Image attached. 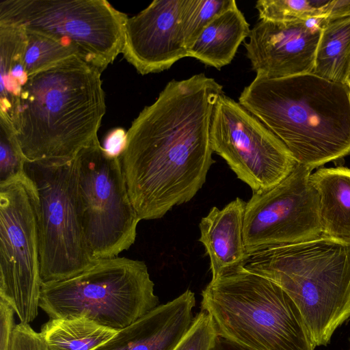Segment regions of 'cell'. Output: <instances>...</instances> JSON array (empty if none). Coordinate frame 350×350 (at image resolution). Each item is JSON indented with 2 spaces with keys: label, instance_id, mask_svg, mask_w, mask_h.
<instances>
[{
  "label": "cell",
  "instance_id": "cell-1",
  "mask_svg": "<svg viewBox=\"0 0 350 350\" xmlns=\"http://www.w3.org/2000/svg\"><path fill=\"white\" fill-rule=\"evenodd\" d=\"M223 87L204 73L169 81L126 131L120 161L140 219L163 217L190 201L215 162L214 109Z\"/></svg>",
  "mask_w": 350,
  "mask_h": 350
},
{
  "label": "cell",
  "instance_id": "cell-2",
  "mask_svg": "<svg viewBox=\"0 0 350 350\" xmlns=\"http://www.w3.org/2000/svg\"><path fill=\"white\" fill-rule=\"evenodd\" d=\"M101 72L75 55L28 77L10 122L26 160L71 161L98 139Z\"/></svg>",
  "mask_w": 350,
  "mask_h": 350
},
{
  "label": "cell",
  "instance_id": "cell-3",
  "mask_svg": "<svg viewBox=\"0 0 350 350\" xmlns=\"http://www.w3.org/2000/svg\"><path fill=\"white\" fill-rule=\"evenodd\" d=\"M239 103L312 170L350 154V86L312 73L256 75Z\"/></svg>",
  "mask_w": 350,
  "mask_h": 350
},
{
  "label": "cell",
  "instance_id": "cell-4",
  "mask_svg": "<svg viewBox=\"0 0 350 350\" xmlns=\"http://www.w3.org/2000/svg\"><path fill=\"white\" fill-rule=\"evenodd\" d=\"M278 285L301 313L315 347L350 318V241L320 237L249 254L244 266Z\"/></svg>",
  "mask_w": 350,
  "mask_h": 350
},
{
  "label": "cell",
  "instance_id": "cell-5",
  "mask_svg": "<svg viewBox=\"0 0 350 350\" xmlns=\"http://www.w3.org/2000/svg\"><path fill=\"white\" fill-rule=\"evenodd\" d=\"M201 310L218 336L250 350H314L301 313L271 280L244 267L211 280Z\"/></svg>",
  "mask_w": 350,
  "mask_h": 350
},
{
  "label": "cell",
  "instance_id": "cell-6",
  "mask_svg": "<svg viewBox=\"0 0 350 350\" xmlns=\"http://www.w3.org/2000/svg\"><path fill=\"white\" fill-rule=\"evenodd\" d=\"M144 261L95 260L70 278L42 283L40 308L50 319L85 318L119 331L159 306Z\"/></svg>",
  "mask_w": 350,
  "mask_h": 350
},
{
  "label": "cell",
  "instance_id": "cell-7",
  "mask_svg": "<svg viewBox=\"0 0 350 350\" xmlns=\"http://www.w3.org/2000/svg\"><path fill=\"white\" fill-rule=\"evenodd\" d=\"M127 18L105 0L0 2V24L17 25L70 44L101 72L122 53Z\"/></svg>",
  "mask_w": 350,
  "mask_h": 350
},
{
  "label": "cell",
  "instance_id": "cell-8",
  "mask_svg": "<svg viewBox=\"0 0 350 350\" xmlns=\"http://www.w3.org/2000/svg\"><path fill=\"white\" fill-rule=\"evenodd\" d=\"M24 174L36 194L42 282L75 275L95 261L89 252L78 211L75 159L26 160Z\"/></svg>",
  "mask_w": 350,
  "mask_h": 350
},
{
  "label": "cell",
  "instance_id": "cell-9",
  "mask_svg": "<svg viewBox=\"0 0 350 350\" xmlns=\"http://www.w3.org/2000/svg\"><path fill=\"white\" fill-rule=\"evenodd\" d=\"M75 159L78 211L89 252L94 260L118 256L134 243L141 220L120 158L109 154L97 139Z\"/></svg>",
  "mask_w": 350,
  "mask_h": 350
},
{
  "label": "cell",
  "instance_id": "cell-10",
  "mask_svg": "<svg viewBox=\"0 0 350 350\" xmlns=\"http://www.w3.org/2000/svg\"><path fill=\"white\" fill-rule=\"evenodd\" d=\"M42 283L36 194L24 174L0 185V298L20 323L37 317Z\"/></svg>",
  "mask_w": 350,
  "mask_h": 350
},
{
  "label": "cell",
  "instance_id": "cell-11",
  "mask_svg": "<svg viewBox=\"0 0 350 350\" xmlns=\"http://www.w3.org/2000/svg\"><path fill=\"white\" fill-rule=\"evenodd\" d=\"M211 142L213 152L226 161L253 193L272 188L297 163L278 137L224 93L214 109Z\"/></svg>",
  "mask_w": 350,
  "mask_h": 350
},
{
  "label": "cell",
  "instance_id": "cell-12",
  "mask_svg": "<svg viewBox=\"0 0 350 350\" xmlns=\"http://www.w3.org/2000/svg\"><path fill=\"white\" fill-rule=\"evenodd\" d=\"M312 171L297 163L278 184L253 193L246 203L243 225L248 254L321 235L319 195L310 180Z\"/></svg>",
  "mask_w": 350,
  "mask_h": 350
},
{
  "label": "cell",
  "instance_id": "cell-13",
  "mask_svg": "<svg viewBox=\"0 0 350 350\" xmlns=\"http://www.w3.org/2000/svg\"><path fill=\"white\" fill-rule=\"evenodd\" d=\"M325 20L258 22L244 43L256 75L280 79L312 73Z\"/></svg>",
  "mask_w": 350,
  "mask_h": 350
},
{
  "label": "cell",
  "instance_id": "cell-14",
  "mask_svg": "<svg viewBox=\"0 0 350 350\" xmlns=\"http://www.w3.org/2000/svg\"><path fill=\"white\" fill-rule=\"evenodd\" d=\"M183 0H154L127 18L122 53L141 75L169 69L188 57L181 27Z\"/></svg>",
  "mask_w": 350,
  "mask_h": 350
},
{
  "label": "cell",
  "instance_id": "cell-15",
  "mask_svg": "<svg viewBox=\"0 0 350 350\" xmlns=\"http://www.w3.org/2000/svg\"><path fill=\"white\" fill-rule=\"evenodd\" d=\"M195 304L194 293L187 289L119 330L94 350H172L192 323Z\"/></svg>",
  "mask_w": 350,
  "mask_h": 350
},
{
  "label": "cell",
  "instance_id": "cell-16",
  "mask_svg": "<svg viewBox=\"0 0 350 350\" xmlns=\"http://www.w3.org/2000/svg\"><path fill=\"white\" fill-rule=\"evenodd\" d=\"M246 203L236 198L222 209L212 207L201 219L199 241L210 259L212 280L244 267L247 260L243 238Z\"/></svg>",
  "mask_w": 350,
  "mask_h": 350
},
{
  "label": "cell",
  "instance_id": "cell-17",
  "mask_svg": "<svg viewBox=\"0 0 350 350\" xmlns=\"http://www.w3.org/2000/svg\"><path fill=\"white\" fill-rule=\"evenodd\" d=\"M251 29L237 3L215 17L201 31L188 57L217 69L229 64Z\"/></svg>",
  "mask_w": 350,
  "mask_h": 350
},
{
  "label": "cell",
  "instance_id": "cell-18",
  "mask_svg": "<svg viewBox=\"0 0 350 350\" xmlns=\"http://www.w3.org/2000/svg\"><path fill=\"white\" fill-rule=\"evenodd\" d=\"M310 180L319 195L321 235L350 241V169L319 167Z\"/></svg>",
  "mask_w": 350,
  "mask_h": 350
},
{
  "label": "cell",
  "instance_id": "cell-19",
  "mask_svg": "<svg viewBox=\"0 0 350 350\" xmlns=\"http://www.w3.org/2000/svg\"><path fill=\"white\" fill-rule=\"evenodd\" d=\"M25 30L0 24V117L11 122L28 76L23 64Z\"/></svg>",
  "mask_w": 350,
  "mask_h": 350
},
{
  "label": "cell",
  "instance_id": "cell-20",
  "mask_svg": "<svg viewBox=\"0 0 350 350\" xmlns=\"http://www.w3.org/2000/svg\"><path fill=\"white\" fill-rule=\"evenodd\" d=\"M312 74L347 84L350 74V16L325 18Z\"/></svg>",
  "mask_w": 350,
  "mask_h": 350
},
{
  "label": "cell",
  "instance_id": "cell-21",
  "mask_svg": "<svg viewBox=\"0 0 350 350\" xmlns=\"http://www.w3.org/2000/svg\"><path fill=\"white\" fill-rule=\"evenodd\" d=\"M118 331L85 318L50 319L40 335L49 350H94Z\"/></svg>",
  "mask_w": 350,
  "mask_h": 350
},
{
  "label": "cell",
  "instance_id": "cell-22",
  "mask_svg": "<svg viewBox=\"0 0 350 350\" xmlns=\"http://www.w3.org/2000/svg\"><path fill=\"white\" fill-rule=\"evenodd\" d=\"M25 31L23 64L28 77L72 56H79L76 48L70 44L41 33Z\"/></svg>",
  "mask_w": 350,
  "mask_h": 350
},
{
  "label": "cell",
  "instance_id": "cell-23",
  "mask_svg": "<svg viewBox=\"0 0 350 350\" xmlns=\"http://www.w3.org/2000/svg\"><path fill=\"white\" fill-rule=\"evenodd\" d=\"M329 0H259L255 8L260 20L296 21L326 18Z\"/></svg>",
  "mask_w": 350,
  "mask_h": 350
},
{
  "label": "cell",
  "instance_id": "cell-24",
  "mask_svg": "<svg viewBox=\"0 0 350 350\" xmlns=\"http://www.w3.org/2000/svg\"><path fill=\"white\" fill-rule=\"evenodd\" d=\"M236 3L234 0H183L181 27L188 51L202 29L215 17Z\"/></svg>",
  "mask_w": 350,
  "mask_h": 350
},
{
  "label": "cell",
  "instance_id": "cell-25",
  "mask_svg": "<svg viewBox=\"0 0 350 350\" xmlns=\"http://www.w3.org/2000/svg\"><path fill=\"white\" fill-rule=\"evenodd\" d=\"M25 161L11 123L0 117V185L23 176Z\"/></svg>",
  "mask_w": 350,
  "mask_h": 350
},
{
  "label": "cell",
  "instance_id": "cell-26",
  "mask_svg": "<svg viewBox=\"0 0 350 350\" xmlns=\"http://www.w3.org/2000/svg\"><path fill=\"white\" fill-rule=\"evenodd\" d=\"M219 336L210 314L201 310L172 350H213Z\"/></svg>",
  "mask_w": 350,
  "mask_h": 350
},
{
  "label": "cell",
  "instance_id": "cell-27",
  "mask_svg": "<svg viewBox=\"0 0 350 350\" xmlns=\"http://www.w3.org/2000/svg\"><path fill=\"white\" fill-rule=\"evenodd\" d=\"M10 350H49L40 333L29 324L18 323L14 327Z\"/></svg>",
  "mask_w": 350,
  "mask_h": 350
},
{
  "label": "cell",
  "instance_id": "cell-28",
  "mask_svg": "<svg viewBox=\"0 0 350 350\" xmlns=\"http://www.w3.org/2000/svg\"><path fill=\"white\" fill-rule=\"evenodd\" d=\"M14 310L0 298V350H10L14 329Z\"/></svg>",
  "mask_w": 350,
  "mask_h": 350
},
{
  "label": "cell",
  "instance_id": "cell-29",
  "mask_svg": "<svg viewBox=\"0 0 350 350\" xmlns=\"http://www.w3.org/2000/svg\"><path fill=\"white\" fill-rule=\"evenodd\" d=\"M126 131L122 128L109 131L105 135L102 147L111 156L120 157L126 144Z\"/></svg>",
  "mask_w": 350,
  "mask_h": 350
},
{
  "label": "cell",
  "instance_id": "cell-30",
  "mask_svg": "<svg viewBox=\"0 0 350 350\" xmlns=\"http://www.w3.org/2000/svg\"><path fill=\"white\" fill-rule=\"evenodd\" d=\"M350 16V0L329 1L327 7V18H335Z\"/></svg>",
  "mask_w": 350,
  "mask_h": 350
},
{
  "label": "cell",
  "instance_id": "cell-31",
  "mask_svg": "<svg viewBox=\"0 0 350 350\" xmlns=\"http://www.w3.org/2000/svg\"><path fill=\"white\" fill-rule=\"evenodd\" d=\"M213 350H250L232 342L221 337H218Z\"/></svg>",
  "mask_w": 350,
  "mask_h": 350
},
{
  "label": "cell",
  "instance_id": "cell-32",
  "mask_svg": "<svg viewBox=\"0 0 350 350\" xmlns=\"http://www.w3.org/2000/svg\"><path fill=\"white\" fill-rule=\"evenodd\" d=\"M347 85H349L350 86V74H349V77L347 79Z\"/></svg>",
  "mask_w": 350,
  "mask_h": 350
},
{
  "label": "cell",
  "instance_id": "cell-33",
  "mask_svg": "<svg viewBox=\"0 0 350 350\" xmlns=\"http://www.w3.org/2000/svg\"><path fill=\"white\" fill-rule=\"evenodd\" d=\"M349 350H350V349H349Z\"/></svg>",
  "mask_w": 350,
  "mask_h": 350
}]
</instances>
